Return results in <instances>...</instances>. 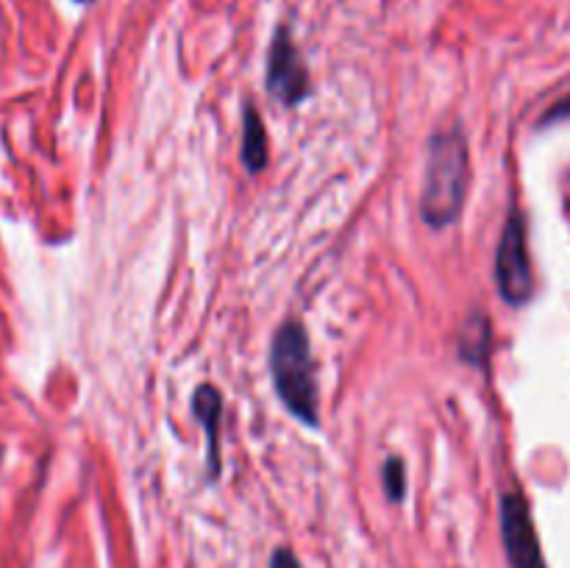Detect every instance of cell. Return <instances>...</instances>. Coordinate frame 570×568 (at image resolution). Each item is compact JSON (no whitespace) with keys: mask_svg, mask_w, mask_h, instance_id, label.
<instances>
[{"mask_svg":"<svg viewBox=\"0 0 570 568\" xmlns=\"http://www.w3.org/2000/svg\"><path fill=\"white\" fill-rule=\"evenodd\" d=\"M468 193V143L462 131L434 134L429 145L426 178L421 193V215L429 226L443 228L460 217Z\"/></svg>","mask_w":570,"mask_h":568,"instance_id":"obj_1","label":"cell"},{"mask_svg":"<svg viewBox=\"0 0 570 568\" xmlns=\"http://www.w3.org/2000/svg\"><path fill=\"white\" fill-rule=\"evenodd\" d=\"M271 373L278 395L295 418L317 427V379L309 337L298 321H287L273 337Z\"/></svg>","mask_w":570,"mask_h":568,"instance_id":"obj_2","label":"cell"},{"mask_svg":"<svg viewBox=\"0 0 570 568\" xmlns=\"http://www.w3.org/2000/svg\"><path fill=\"white\" fill-rule=\"evenodd\" d=\"M495 276L504 301L521 306L532 298V262L527 248V223L512 212L501 234L499 256H495Z\"/></svg>","mask_w":570,"mask_h":568,"instance_id":"obj_3","label":"cell"},{"mask_svg":"<svg viewBox=\"0 0 570 568\" xmlns=\"http://www.w3.org/2000/svg\"><path fill=\"white\" fill-rule=\"evenodd\" d=\"M501 540L512 568H546L532 512L527 499L515 490L501 496Z\"/></svg>","mask_w":570,"mask_h":568,"instance_id":"obj_4","label":"cell"},{"mask_svg":"<svg viewBox=\"0 0 570 568\" xmlns=\"http://www.w3.org/2000/svg\"><path fill=\"white\" fill-rule=\"evenodd\" d=\"M267 89L273 98L282 104L293 106L309 92V72H306L304 59H301L298 48L289 39V31H278L267 53Z\"/></svg>","mask_w":570,"mask_h":568,"instance_id":"obj_5","label":"cell"},{"mask_svg":"<svg viewBox=\"0 0 570 568\" xmlns=\"http://www.w3.org/2000/svg\"><path fill=\"white\" fill-rule=\"evenodd\" d=\"M193 410L198 415L200 427L206 432V445H209V471L215 477L220 471V415H223V399L212 384H200L195 390V399H193Z\"/></svg>","mask_w":570,"mask_h":568,"instance_id":"obj_6","label":"cell"},{"mask_svg":"<svg viewBox=\"0 0 570 568\" xmlns=\"http://www.w3.org/2000/svg\"><path fill=\"white\" fill-rule=\"evenodd\" d=\"M243 161L250 173L267 165V131L254 106H245L243 115Z\"/></svg>","mask_w":570,"mask_h":568,"instance_id":"obj_7","label":"cell"},{"mask_svg":"<svg viewBox=\"0 0 570 568\" xmlns=\"http://www.w3.org/2000/svg\"><path fill=\"white\" fill-rule=\"evenodd\" d=\"M384 488H387V496L393 501H401L406 493V473H404V462L390 457L387 466H384Z\"/></svg>","mask_w":570,"mask_h":568,"instance_id":"obj_8","label":"cell"},{"mask_svg":"<svg viewBox=\"0 0 570 568\" xmlns=\"http://www.w3.org/2000/svg\"><path fill=\"white\" fill-rule=\"evenodd\" d=\"M560 120H570V95L568 98H562V100H557L554 106H551L549 111H546L543 115V126H549V123H560Z\"/></svg>","mask_w":570,"mask_h":568,"instance_id":"obj_9","label":"cell"},{"mask_svg":"<svg viewBox=\"0 0 570 568\" xmlns=\"http://www.w3.org/2000/svg\"><path fill=\"white\" fill-rule=\"evenodd\" d=\"M271 568H301L298 560H295V555L289 549H278L276 555H273V562Z\"/></svg>","mask_w":570,"mask_h":568,"instance_id":"obj_10","label":"cell"},{"mask_svg":"<svg viewBox=\"0 0 570 568\" xmlns=\"http://www.w3.org/2000/svg\"><path fill=\"white\" fill-rule=\"evenodd\" d=\"M78 3H89V0H78Z\"/></svg>","mask_w":570,"mask_h":568,"instance_id":"obj_11","label":"cell"}]
</instances>
